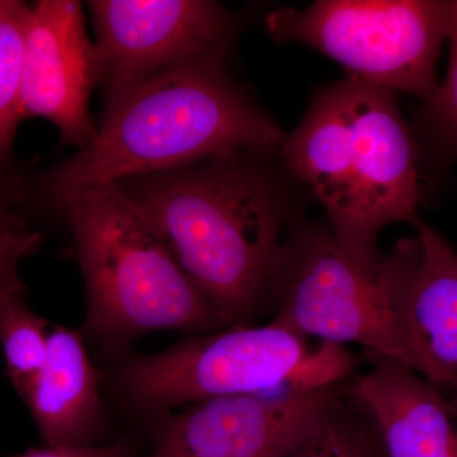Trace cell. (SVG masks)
<instances>
[{
    "mask_svg": "<svg viewBox=\"0 0 457 457\" xmlns=\"http://www.w3.org/2000/svg\"><path fill=\"white\" fill-rule=\"evenodd\" d=\"M284 134L225 68L192 60L108 89L104 121L77 154L51 168L31 198L56 207L89 189L212 159L264 155Z\"/></svg>",
    "mask_w": 457,
    "mask_h": 457,
    "instance_id": "obj_1",
    "label": "cell"
},
{
    "mask_svg": "<svg viewBox=\"0 0 457 457\" xmlns=\"http://www.w3.org/2000/svg\"><path fill=\"white\" fill-rule=\"evenodd\" d=\"M258 156L212 159L116 185L231 326L278 300L290 237L284 187Z\"/></svg>",
    "mask_w": 457,
    "mask_h": 457,
    "instance_id": "obj_2",
    "label": "cell"
},
{
    "mask_svg": "<svg viewBox=\"0 0 457 457\" xmlns=\"http://www.w3.org/2000/svg\"><path fill=\"white\" fill-rule=\"evenodd\" d=\"M282 164L326 209L338 242L365 261L378 237L420 220V147L393 90L345 78L319 90L281 145Z\"/></svg>",
    "mask_w": 457,
    "mask_h": 457,
    "instance_id": "obj_3",
    "label": "cell"
},
{
    "mask_svg": "<svg viewBox=\"0 0 457 457\" xmlns=\"http://www.w3.org/2000/svg\"><path fill=\"white\" fill-rule=\"evenodd\" d=\"M55 209L73 231L88 295V329L130 338L231 327L119 186L80 192Z\"/></svg>",
    "mask_w": 457,
    "mask_h": 457,
    "instance_id": "obj_4",
    "label": "cell"
},
{
    "mask_svg": "<svg viewBox=\"0 0 457 457\" xmlns=\"http://www.w3.org/2000/svg\"><path fill=\"white\" fill-rule=\"evenodd\" d=\"M353 359L343 345L321 343L315 350L305 337L279 326L236 324L179 342L170 350L141 357L122 372V386L150 408L225 396L269 392H312L345 378Z\"/></svg>",
    "mask_w": 457,
    "mask_h": 457,
    "instance_id": "obj_5",
    "label": "cell"
},
{
    "mask_svg": "<svg viewBox=\"0 0 457 457\" xmlns=\"http://www.w3.org/2000/svg\"><path fill=\"white\" fill-rule=\"evenodd\" d=\"M416 237L378 261L352 254L332 230L303 228L288 237L275 321L302 337L356 343L374 357L411 366L402 302Z\"/></svg>",
    "mask_w": 457,
    "mask_h": 457,
    "instance_id": "obj_6",
    "label": "cell"
},
{
    "mask_svg": "<svg viewBox=\"0 0 457 457\" xmlns=\"http://www.w3.org/2000/svg\"><path fill=\"white\" fill-rule=\"evenodd\" d=\"M450 21L451 2L442 0H320L273 9L267 27L281 44L335 60L345 78L426 102L438 87L436 66Z\"/></svg>",
    "mask_w": 457,
    "mask_h": 457,
    "instance_id": "obj_7",
    "label": "cell"
},
{
    "mask_svg": "<svg viewBox=\"0 0 457 457\" xmlns=\"http://www.w3.org/2000/svg\"><path fill=\"white\" fill-rule=\"evenodd\" d=\"M96 50L108 89L192 60L227 56L234 17L209 0H92Z\"/></svg>",
    "mask_w": 457,
    "mask_h": 457,
    "instance_id": "obj_8",
    "label": "cell"
},
{
    "mask_svg": "<svg viewBox=\"0 0 457 457\" xmlns=\"http://www.w3.org/2000/svg\"><path fill=\"white\" fill-rule=\"evenodd\" d=\"M339 403L332 386L195 403L170 418L149 457H288Z\"/></svg>",
    "mask_w": 457,
    "mask_h": 457,
    "instance_id": "obj_9",
    "label": "cell"
},
{
    "mask_svg": "<svg viewBox=\"0 0 457 457\" xmlns=\"http://www.w3.org/2000/svg\"><path fill=\"white\" fill-rule=\"evenodd\" d=\"M101 79L96 45L75 0H40L29 8L23 54L22 110L53 123L66 144L86 146L97 131L89 97Z\"/></svg>",
    "mask_w": 457,
    "mask_h": 457,
    "instance_id": "obj_10",
    "label": "cell"
},
{
    "mask_svg": "<svg viewBox=\"0 0 457 457\" xmlns=\"http://www.w3.org/2000/svg\"><path fill=\"white\" fill-rule=\"evenodd\" d=\"M402 302L411 369L431 383L457 413V252L422 220Z\"/></svg>",
    "mask_w": 457,
    "mask_h": 457,
    "instance_id": "obj_11",
    "label": "cell"
},
{
    "mask_svg": "<svg viewBox=\"0 0 457 457\" xmlns=\"http://www.w3.org/2000/svg\"><path fill=\"white\" fill-rule=\"evenodd\" d=\"M375 360L351 395L375 423L387 457L445 455L457 438L455 409L411 366L389 357Z\"/></svg>",
    "mask_w": 457,
    "mask_h": 457,
    "instance_id": "obj_12",
    "label": "cell"
},
{
    "mask_svg": "<svg viewBox=\"0 0 457 457\" xmlns=\"http://www.w3.org/2000/svg\"><path fill=\"white\" fill-rule=\"evenodd\" d=\"M22 398L47 446H90L101 398L79 332L60 326L51 330L46 360Z\"/></svg>",
    "mask_w": 457,
    "mask_h": 457,
    "instance_id": "obj_13",
    "label": "cell"
},
{
    "mask_svg": "<svg viewBox=\"0 0 457 457\" xmlns=\"http://www.w3.org/2000/svg\"><path fill=\"white\" fill-rule=\"evenodd\" d=\"M29 8L21 0H0V165L9 167L22 110L23 54Z\"/></svg>",
    "mask_w": 457,
    "mask_h": 457,
    "instance_id": "obj_14",
    "label": "cell"
},
{
    "mask_svg": "<svg viewBox=\"0 0 457 457\" xmlns=\"http://www.w3.org/2000/svg\"><path fill=\"white\" fill-rule=\"evenodd\" d=\"M25 291L0 297V343L9 378L21 396L44 366L50 336L46 319L29 308Z\"/></svg>",
    "mask_w": 457,
    "mask_h": 457,
    "instance_id": "obj_15",
    "label": "cell"
},
{
    "mask_svg": "<svg viewBox=\"0 0 457 457\" xmlns=\"http://www.w3.org/2000/svg\"><path fill=\"white\" fill-rule=\"evenodd\" d=\"M370 417V416H369ZM288 457H387L375 423L338 407L303 446Z\"/></svg>",
    "mask_w": 457,
    "mask_h": 457,
    "instance_id": "obj_16",
    "label": "cell"
},
{
    "mask_svg": "<svg viewBox=\"0 0 457 457\" xmlns=\"http://www.w3.org/2000/svg\"><path fill=\"white\" fill-rule=\"evenodd\" d=\"M451 55L446 77L425 102L422 122L433 150L441 158H457V0L451 2Z\"/></svg>",
    "mask_w": 457,
    "mask_h": 457,
    "instance_id": "obj_17",
    "label": "cell"
},
{
    "mask_svg": "<svg viewBox=\"0 0 457 457\" xmlns=\"http://www.w3.org/2000/svg\"><path fill=\"white\" fill-rule=\"evenodd\" d=\"M41 242V234L27 228L0 237V297L25 287L20 276L21 263L38 251Z\"/></svg>",
    "mask_w": 457,
    "mask_h": 457,
    "instance_id": "obj_18",
    "label": "cell"
},
{
    "mask_svg": "<svg viewBox=\"0 0 457 457\" xmlns=\"http://www.w3.org/2000/svg\"><path fill=\"white\" fill-rule=\"evenodd\" d=\"M31 201V188L16 170L0 165V237L26 228L23 210Z\"/></svg>",
    "mask_w": 457,
    "mask_h": 457,
    "instance_id": "obj_19",
    "label": "cell"
},
{
    "mask_svg": "<svg viewBox=\"0 0 457 457\" xmlns=\"http://www.w3.org/2000/svg\"><path fill=\"white\" fill-rule=\"evenodd\" d=\"M9 457H132L122 445L113 446H46Z\"/></svg>",
    "mask_w": 457,
    "mask_h": 457,
    "instance_id": "obj_20",
    "label": "cell"
},
{
    "mask_svg": "<svg viewBox=\"0 0 457 457\" xmlns=\"http://www.w3.org/2000/svg\"><path fill=\"white\" fill-rule=\"evenodd\" d=\"M441 457H457V438L456 441L453 442V446L450 447V450Z\"/></svg>",
    "mask_w": 457,
    "mask_h": 457,
    "instance_id": "obj_21",
    "label": "cell"
}]
</instances>
